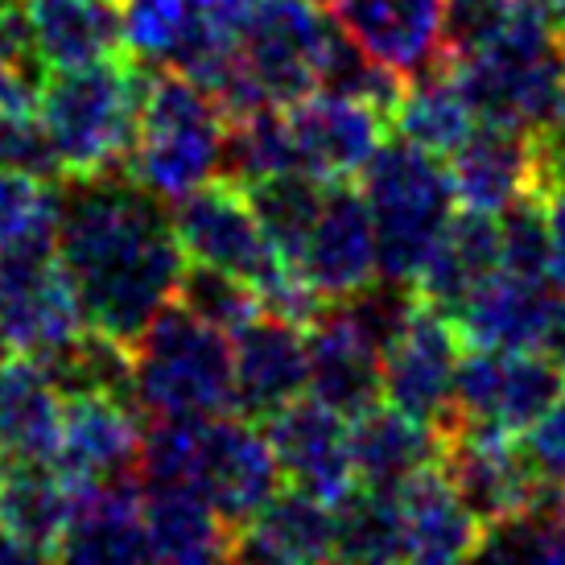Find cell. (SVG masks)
<instances>
[{"instance_id": "obj_43", "label": "cell", "mask_w": 565, "mask_h": 565, "mask_svg": "<svg viewBox=\"0 0 565 565\" xmlns=\"http://www.w3.org/2000/svg\"><path fill=\"white\" fill-rule=\"evenodd\" d=\"M541 351L553 355L557 363H565V294L557 298L550 315V327H545V339H541Z\"/></svg>"}, {"instance_id": "obj_9", "label": "cell", "mask_w": 565, "mask_h": 565, "mask_svg": "<svg viewBox=\"0 0 565 565\" xmlns=\"http://www.w3.org/2000/svg\"><path fill=\"white\" fill-rule=\"evenodd\" d=\"M565 396V363L533 351H487L467 347L458 363V417L503 434L533 429Z\"/></svg>"}, {"instance_id": "obj_5", "label": "cell", "mask_w": 565, "mask_h": 565, "mask_svg": "<svg viewBox=\"0 0 565 565\" xmlns=\"http://www.w3.org/2000/svg\"><path fill=\"white\" fill-rule=\"evenodd\" d=\"M355 182L376 223L380 277L413 285L429 248L458 211L450 173L438 153L388 132Z\"/></svg>"}, {"instance_id": "obj_17", "label": "cell", "mask_w": 565, "mask_h": 565, "mask_svg": "<svg viewBox=\"0 0 565 565\" xmlns=\"http://www.w3.org/2000/svg\"><path fill=\"white\" fill-rule=\"evenodd\" d=\"M347 38L396 79H422L446 63L450 0H322Z\"/></svg>"}, {"instance_id": "obj_27", "label": "cell", "mask_w": 565, "mask_h": 565, "mask_svg": "<svg viewBox=\"0 0 565 565\" xmlns=\"http://www.w3.org/2000/svg\"><path fill=\"white\" fill-rule=\"evenodd\" d=\"M401 516H405V562H462L479 553L483 524L458 500L441 462H429L422 475H413L401 491Z\"/></svg>"}, {"instance_id": "obj_23", "label": "cell", "mask_w": 565, "mask_h": 565, "mask_svg": "<svg viewBox=\"0 0 565 565\" xmlns=\"http://www.w3.org/2000/svg\"><path fill=\"white\" fill-rule=\"evenodd\" d=\"M495 273H500V223L495 215L458 206L438 244L425 256V265L417 268L413 294L446 318H458V310L475 298V289Z\"/></svg>"}, {"instance_id": "obj_2", "label": "cell", "mask_w": 565, "mask_h": 565, "mask_svg": "<svg viewBox=\"0 0 565 565\" xmlns=\"http://www.w3.org/2000/svg\"><path fill=\"white\" fill-rule=\"evenodd\" d=\"M141 95L145 66L132 63V54L50 71L38 92V111L63 178L128 170L141 125Z\"/></svg>"}, {"instance_id": "obj_3", "label": "cell", "mask_w": 565, "mask_h": 565, "mask_svg": "<svg viewBox=\"0 0 565 565\" xmlns=\"http://www.w3.org/2000/svg\"><path fill=\"white\" fill-rule=\"evenodd\" d=\"M223 141L227 111L215 95L166 63L145 71L141 125L128 161V173L145 190L173 206L190 190L215 182L223 173Z\"/></svg>"}, {"instance_id": "obj_42", "label": "cell", "mask_w": 565, "mask_h": 565, "mask_svg": "<svg viewBox=\"0 0 565 565\" xmlns=\"http://www.w3.org/2000/svg\"><path fill=\"white\" fill-rule=\"evenodd\" d=\"M30 108H38V92H33L30 83L13 79L9 71H0V132L9 128L13 116H21V111Z\"/></svg>"}, {"instance_id": "obj_37", "label": "cell", "mask_w": 565, "mask_h": 565, "mask_svg": "<svg viewBox=\"0 0 565 565\" xmlns=\"http://www.w3.org/2000/svg\"><path fill=\"white\" fill-rule=\"evenodd\" d=\"M178 301L186 306L190 315H199L211 327L236 334L248 318L260 315V298L248 281H239L232 273L211 265H194L190 260L186 273H182V285H178Z\"/></svg>"}, {"instance_id": "obj_46", "label": "cell", "mask_w": 565, "mask_h": 565, "mask_svg": "<svg viewBox=\"0 0 565 565\" xmlns=\"http://www.w3.org/2000/svg\"><path fill=\"white\" fill-rule=\"evenodd\" d=\"M0 562H33V553L17 541V536H9L4 529H0Z\"/></svg>"}, {"instance_id": "obj_41", "label": "cell", "mask_w": 565, "mask_h": 565, "mask_svg": "<svg viewBox=\"0 0 565 565\" xmlns=\"http://www.w3.org/2000/svg\"><path fill=\"white\" fill-rule=\"evenodd\" d=\"M545 215H550V277L553 285L565 294V186H545Z\"/></svg>"}, {"instance_id": "obj_40", "label": "cell", "mask_w": 565, "mask_h": 565, "mask_svg": "<svg viewBox=\"0 0 565 565\" xmlns=\"http://www.w3.org/2000/svg\"><path fill=\"white\" fill-rule=\"evenodd\" d=\"M520 441H524V450L533 458L536 475L550 487H565V396L533 429H524Z\"/></svg>"}, {"instance_id": "obj_32", "label": "cell", "mask_w": 565, "mask_h": 565, "mask_svg": "<svg viewBox=\"0 0 565 565\" xmlns=\"http://www.w3.org/2000/svg\"><path fill=\"white\" fill-rule=\"evenodd\" d=\"M475 125H479V111H475L471 95H467L450 58L434 71H425L422 79L408 83L393 111V132L438 153V158H450L475 132Z\"/></svg>"}, {"instance_id": "obj_45", "label": "cell", "mask_w": 565, "mask_h": 565, "mask_svg": "<svg viewBox=\"0 0 565 565\" xmlns=\"http://www.w3.org/2000/svg\"><path fill=\"white\" fill-rule=\"evenodd\" d=\"M545 141L553 149H565V83H562V95H557V108H553V120L545 128Z\"/></svg>"}, {"instance_id": "obj_29", "label": "cell", "mask_w": 565, "mask_h": 565, "mask_svg": "<svg viewBox=\"0 0 565 565\" xmlns=\"http://www.w3.org/2000/svg\"><path fill=\"white\" fill-rule=\"evenodd\" d=\"M75 487L66 483L54 462L33 458H0V529L17 536L33 562L58 557Z\"/></svg>"}, {"instance_id": "obj_33", "label": "cell", "mask_w": 565, "mask_h": 565, "mask_svg": "<svg viewBox=\"0 0 565 565\" xmlns=\"http://www.w3.org/2000/svg\"><path fill=\"white\" fill-rule=\"evenodd\" d=\"M327 186L330 182H322V178H315V173H306V170H285V173L265 178V182L244 186L260 227H265L268 239L277 244V252H281L289 265L298 260L301 244H306V232L315 227L318 211H322V199H327Z\"/></svg>"}, {"instance_id": "obj_24", "label": "cell", "mask_w": 565, "mask_h": 565, "mask_svg": "<svg viewBox=\"0 0 565 565\" xmlns=\"http://www.w3.org/2000/svg\"><path fill=\"white\" fill-rule=\"evenodd\" d=\"M339 516L327 500L285 483L256 516L239 529L232 562H330L334 557Z\"/></svg>"}, {"instance_id": "obj_48", "label": "cell", "mask_w": 565, "mask_h": 565, "mask_svg": "<svg viewBox=\"0 0 565 565\" xmlns=\"http://www.w3.org/2000/svg\"><path fill=\"white\" fill-rule=\"evenodd\" d=\"M9 351H13V343H9V334H4V327H0V363L9 360Z\"/></svg>"}, {"instance_id": "obj_34", "label": "cell", "mask_w": 565, "mask_h": 565, "mask_svg": "<svg viewBox=\"0 0 565 565\" xmlns=\"http://www.w3.org/2000/svg\"><path fill=\"white\" fill-rule=\"evenodd\" d=\"M334 516H339V536H334L339 562H405V516L396 495L355 487L334 508Z\"/></svg>"}, {"instance_id": "obj_13", "label": "cell", "mask_w": 565, "mask_h": 565, "mask_svg": "<svg viewBox=\"0 0 565 565\" xmlns=\"http://www.w3.org/2000/svg\"><path fill=\"white\" fill-rule=\"evenodd\" d=\"M462 334L455 318L425 306L405 322V330L384 347V401L405 408L408 417L425 422L429 429H450L458 422V363H462Z\"/></svg>"}, {"instance_id": "obj_35", "label": "cell", "mask_w": 565, "mask_h": 565, "mask_svg": "<svg viewBox=\"0 0 565 565\" xmlns=\"http://www.w3.org/2000/svg\"><path fill=\"white\" fill-rule=\"evenodd\" d=\"M58 244V182L0 166V252Z\"/></svg>"}, {"instance_id": "obj_36", "label": "cell", "mask_w": 565, "mask_h": 565, "mask_svg": "<svg viewBox=\"0 0 565 565\" xmlns=\"http://www.w3.org/2000/svg\"><path fill=\"white\" fill-rule=\"evenodd\" d=\"M500 223V273L524 281H553L550 277V215L541 190L524 194L495 215Z\"/></svg>"}, {"instance_id": "obj_44", "label": "cell", "mask_w": 565, "mask_h": 565, "mask_svg": "<svg viewBox=\"0 0 565 565\" xmlns=\"http://www.w3.org/2000/svg\"><path fill=\"white\" fill-rule=\"evenodd\" d=\"M565 186V149H553L550 141H545V182H541V190L545 186Z\"/></svg>"}, {"instance_id": "obj_39", "label": "cell", "mask_w": 565, "mask_h": 565, "mask_svg": "<svg viewBox=\"0 0 565 565\" xmlns=\"http://www.w3.org/2000/svg\"><path fill=\"white\" fill-rule=\"evenodd\" d=\"M520 0H450L446 9V58H462L491 42L512 21Z\"/></svg>"}, {"instance_id": "obj_20", "label": "cell", "mask_w": 565, "mask_h": 565, "mask_svg": "<svg viewBox=\"0 0 565 565\" xmlns=\"http://www.w3.org/2000/svg\"><path fill=\"white\" fill-rule=\"evenodd\" d=\"M236 360V408L252 422H265L310 388V343L306 327L260 310L232 334Z\"/></svg>"}, {"instance_id": "obj_7", "label": "cell", "mask_w": 565, "mask_h": 565, "mask_svg": "<svg viewBox=\"0 0 565 565\" xmlns=\"http://www.w3.org/2000/svg\"><path fill=\"white\" fill-rule=\"evenodd\" d=\"M438 441L441 471L458 491V500L483 524V533L491 524H503L520 516L524 508H533L550 487L536 475L520 434H503V429L458 417L450 429H441Z\"/></svg>"}, {"instance_id": "obj_22", "label": "cell", "mask_w": 565, "mask_h": 565, "mask_svg": "<svg viewBox=\"0 0 565 565\" xmlns=\"http://www.w3.org/2000/svg\"><path fill=\"white\" fill-rule=\"evenodd\" d=\"M58 562H149L141 475L75 487Z\"/></svg>"}, {"instance_id": "obj_12", "label": "cell", "mask_w": 565, "mask_h": 565, "mask_svg": "<svg viewBox=\"0 0 565 565\" xmlns=\"http://www.w3.org/2000/svg\"><path fill=\"white\" fill-rule=\"evenodd\" d=\"M330 33L334 13L318 0H256L239 50L265 99L285 108L301 95L318 92Z\"/></svg>"}, {"instance_id": "obj_8", "label": "cell", "mask_w": 565, "mask_h": 565, "mask_svg": "<svg viewBox=\"0 0 565 565\" xmlns=\"http://www.w3.org/2000/svg\"><path fill=\"white\" fill-rule=\"evenodd\" d=\"M170 215L186 260L223 268L239 281H248L256 289V298L289 265L260 227L244 186L227 182V178H215L206 186L190 190L186 199L173 203Z\"/></svg>"}, {"instance_id": "obj_25", "label": "cell", "mask_w": 565, "mask_h": 565, "mask_svg": "<svg viewBox=\"0 0 565 565\" xmlns=\"http://www.w3.org/2000/svg\"><path fill=\"white\" fill-rule=\"evenodd\" d=\"M557 298H562V289L553 281H524V277H512V273H495L458 310L455 327L467 347L533 351L545 339V327H550Z\"/></svg>"}, {"instance_id": "obj_1", "label": "cell", "mask_w": 565, "mask_h": 565, "mask_svg": "<svg viewBox=\"0 0 565 565\" xmlns=\"http://www.w3.org/2000/svg\"><path fill=\"white\" fill-rule=\"evenodd\" d=\"M58 260L87 327L128 347L178 301L190 265L166 203L128 170L58 182Z\"/></svg>"}, {"instance_id": "obj_16", "label": "cell", "mask_w": 565, "mask_h": 565, "mask_svg": "<svg viewBox=\"0 0 565 565\" xmlns=\"http://www.w3.org/2000/svg\"><path fill=\"white\" fill-rule=\"evenodd\" d=\"M446 173L458 206L500 215L545 182V132L479 120L471 137L446 158Z\"/></svg>"}, {"instance_id": "obj_47", "label": "cell", "mask_w": 565, "mask_h": 565, "mask_svg": "<svg viewBox=\"0 0 565 565\" xmlns=\"http://www.w3.org/2000/svg\"><path fill=\"white\" fill-rule=\"evenodd\" d=\"M529 9H536L541 17H550L557 30H565V0H524Z\"/></svg>"}, {"instance_id": "obj_38", "label": "cell", "mask_w": 565, "mask_h": 565, "mask_svg": "<svg viewBox=\"0 0 565 565\" xmlns=\"http://www.w3.org/2000/svg\"><path fill=\"white\" fill-rule=\"evenodd\" d=\"M0 71L30 83L33 92H42V83L50 79V63L38 46V30H33L25 0H9L0 9Z\"/></svg>"}, {"instance_id": "obj_18", "label": "cell", "mask_w": 565, "mask_h": 565, "mask_svg": "<svg viewBox=\"0 0 565 565\" xmlns=\"http://www.w3.org/2000/svg\"><path fill=\"white\" fill-rule=\"evenodd\" d=\"M294 265L327 301H347L380 281L376 223L363 203L360 182H330L315 227L306 232Z\"/></svg>"}, {"instance_id": "obj_31", "label": "cell", "mask_w": 565, "mask_h": 565, "mask_svg": "<svg viewBox=\"0 0 565 565\" xmlns=\"http://www.w3.org/2000/svg\"><path fill=\"white\" fill-rule=\"evenodd\" d=\"M50 71L128 54L116 0H25Z\"/></svg>"}, {"instance_id": "obj_21", "label": "cell", "mask_w": 565, "mask_h": 565, "mask_svg": "<svg viewBox=\"0 0 565 565\" xmlns=\"http://www.w3.org/2000/svg\"><path fill=\"white\" fill-rule=\"evenodd\" d=\"M306 343H310V388H306L310 396L339 408L347 422L384 401V351L343 301H330L306 327Z\"/></svg>"}, {"instance_id": "obj_6", "label": "cell", "mask_w": 565, "mask_h": 565, "mask_svg": "<svg viewBox=\"0 0 565 565\" xmlns=\"http://www.w3.org/2000/svg\"><path fill=\"white\" fill-rule=\"evenodd\" d=\"M450 63L479 120L545 132L565 83V30L520 0L491 42Z\"/></svg>"}, {"instance_id": "obj_28", "label": "cell", "mask_w": 565, "mask_h": 565, "mask_svg": "<svg viewBox=\"0 0 565 565\" xmlns=\"http://www.w3.org/2000/svg\"><path fill=\"white\" fill-rule=\"evenodd\" d=\"M66 396L33 355L0 363V458L54 462Z\"/></svg>"}, {"instance_id": "obj_30", "label": "cell", "mask_w": 565, "mask_h": 565, "mask_svg": "<svg viewBox=\"0 0 565 565\" xmlns=\"http://www.w3.org/2000/svg\"><path fill=\"white\" fill-rule=\"evenodd\" d=\"M149 562H232L236 533L194 487H145Z\"/></svg>"}, {"instance_id": "obj_11", "label": "cell", "mask_w": 565, "mask_h": 565, "mask_svg": "<svg viewBox=\"0 0 565 565\" xmlns=\"http://www.w3.org/2000/svg\"><path fill=\"white\" fill-rule=\"evenodd\" d=\"M190 487L203 491L206 503L239 536V529L285 487L281 462H277L265 425L244 413L206 417Z\"/></svg>"}, {"instance_id": "obj_15", "label": "cell", "mask_w": 565, "mask_h": 565, "mask_svg": "<svg viewBox=\"0 0 565 565\" xmlns=\"http://www.w3.org/2000/svg\"><path fill=\"white\" fill-rule=\"evenodd\" d=\"M260 425L277 450L285 483L327 500L330 508H339L360 487L355 467H351V422L339 408L306 393Z\"/></svg>"}, {"instance_id": "obj_10", "label": "cell", "mask_w": 565, "mask_h": 565, "mask_svg": "<svg viewBox=\"0 0 565 565\" xmlns=\"http://www.w3.org/2000/svg\"><path fill=\"white\" fill-rule=\"evenodd\" d=\"M0 327L13 351L50 360L87 330L75 281L54 248L0 252Z\"/></svg>"}, {"instance_id": "obj_4", "label": "cell", "mask_w": 565, "mask_h": 565, "mask_svg": "<svg viewBox=\"0 0 565 565\" xmlns=\"http://www.w3.org/2000/svg\"><path fill=\"white\" fill-rule=\"evenodd\" d=\"M132 384L145 417L236 413L232 334L170 301L132 343Z\"/></svg>"}, {"instance_id": "obj_49", "label": "cell", "mask_w": 565, "mask_h": 565, "mask_svg": "<svg viewBox=\"0 0 565 565\" xmlns=\"http://www.w3.org/2000/svg\"><path fill=\"white\" fill-rule=\"evenodd\" d=\"M4 4H9V0H0V9H4Z\"/></svg>"}, {"instance_id": "obj_26", "label": "cell", "mask_w": 565, "mask_h": 565, "mask_svg": "<svg viewBox=\"0 0 565 565\" xmlns=\"http://www.w3.org/2000/svg\"><path fill=\"white\" fill-rule=\"evenodd\" d=\"M438 429H429L388 401L351 417V467H355L360 487L367 491L396 495L413 475L438 462Z\"/></svg>"}, {"instance_id": "obj_19", "label": "cell", "mask_w": 565, "mask_h": 565, "mask_svg": "<svg viewBox=\"0 0 565 565\" xmlns=\"http://www.w3.org/2000/svg\"><path fill=\"white\" fill-rule=\"evenodd\" d=\"M141 405L108 393H75L66 396L63 434L54 450V467L71 487L108 483L137 475L141 462Z\"/></svg>"}, {"instance_id": "obj_14", "label": "cell", "mask_w": 565, "mask_h": 565, "mask_svg": "<svg viewBox=\"0 0 565 565\" xmlns=\"http://www.w3.org/2000/svg\"><path fill=\"white\" fill-rule=\"evenodd\" d=\"M285 120L298 170L315 173L322 182H355L384 137L393 132V120L376 104L322 87L285 104Z\"/></svg>"}]
</instances>
